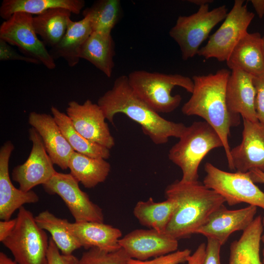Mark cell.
Returning <instances> with one entry per match:
<instances>
[{
    "instance_id": "obj_43",
    "label": "cell",
    "mask_w": 264,
    "mask_h": 264,
    "mask_svg": "<svg viewBox=\"0 0 264 264\" xmlns=\"http://www.w3.org/2000/svg\"><path fill=\"white\" fill-rule=\"evenodd\" d=\"M188 1L199 6L209 4L213 2L212 0H189Z\"/></svg>"
},
{
    "instance_id": "obj_16",
    "label": "cell",
    "mask_w": 264,
    "mask_h": 264,
    "mask_svg": "<svg viewBox=\"0 0 264 264\" xmlns=\"http://www.w3.org/2000/svg\"><path fill=\"white\" fill-rule=\"evenodd\" d=\"M257 210V207L253 205L229 210L223 204L210 215L195 234L214 239L223 245L233 233L243 231L251 223Z\"/></svg>"
},
{
    "instance_id": "obj_34",
    "label": "cell",
    "mask_w": 264,
    "mask_h": 264,
    "mask_svg": "<svg viewBox=\"0 0 264 264\" xmlns=\"http://www.w3.org/2000/svg\"><path fill=\"white\" fill-rule=\"evenodd\" d=\"M46 258L47 264H77L78 261V259L73 254L61 253L51 238H49Z\"/></svg>"
},
{
    "instance_id": "obj_17",
    "label": "cell",
    "mask_w": 264,
    "mask_h": 264,
    "mask_svg": "<svg viewBox=\"0 0 264 264\" xmlns=\"http://www.w3.org/2000/svg\"><path fill=\"white\" fill-rule=\"evenodd\" d=\"M14 149L10 141L0 149V219L9 220L14 212L27 203L39 201L38 195L33 191L24 192L12 184L9 174V162Z\"/></svg>"
},
{
    "instance_id": "obj_4",
    "label": "cell",
    "mask_w": 264,
    "mask_h": 264,
    "mask_svg": "<svg viewBox=\"0 0 264 264\" xmlns=\"http://www.w3.org/2000/svg\"><path fill=\"white\" fill-rule=\"evenodd\" d=\"M179 139L170 149L168 158L181 170V181H198L201 161L212 150L223 147L221 139L205 121H195L186 127Z\"/></svg>"
},
{
    "instance_id": "obj_10",
    "label": "cell",
    "mask_w": 264,
    "mask_h": 264,
    "mask_svg": "<svg viewBox=\"0 0 264 264\" xmlns=\"http://www.w3.org/2000/svg\"><path fill=\"white\" fill-rule=\"evenodd\" d=\"M31 14L14 13L0 26V39L18 47L22 53L38 61L48 69L55 68V60L40 40L33 25Z\"/></svg>"
},
{
    "instance_id": "obj_13",
    "label": "cell",
    "mask_w": 264,
    "mask_h": 264,
    "mask_svg": "<svg viewBox=\"0 0 264 264\" xmlns=\"http://www.w3.org/2000/svg\"><path fill=\"white\" fill-rule=\"evenodd\" d=\"M66 111L75 129L85 138L110 150L114 146L105 116L97 104L89 99L82 104L71 101Z\"/></svg>"
},
{
    "instance_id": "obj_9",
    "label": "cell",
    "mask_w": 264,
    "mask_h": 264,
    "mask_svg": "<svg viewBox=\"0 0 264 264\" xmlns=\"http://www.w3.org/2000/svg\"><path fill=\"white\" fill-rule=\"evenodd\" d=\"M243 0H235L223 23L212 34L198 55L206 59L215 58L226 61L241 39L247 33V28L255 14L248 10Z\"/></svg>"
},
{
    "instance_id": "obj_36",
    "label": "cell",
    "mask_w": 264,
    "mask_h": 264,
    "mask_svg": "<svg viewBox=\"0 0 264 264\" xmlns=\"http://www.w3.org/2000/svg\"><path fill=\"white\" fill-rule=\"evenodd\" d=\"M0 60L20 61L34 64H40L37 61L20 54L13 48L10 44L1 39H0Z\"/></svg>"
},
{
    "instance_id": "obj_1",
    "label": "cell",
    "mask_w": 264,
    "mask_h": 264,
    "mask_svg": "<svg viewBox=\"0 0 264 264\" xmlns=\"http://www.w3.org/2000/svg\"><path fill=\"white\" fill-rule=\"evenodd\" d=\"M106 119L113 123L115 114L123 113L141 127L143 132L156 145L168 142L170 137L179 138L186 126L161 117L134 92L128 76L121 75L110 89L98 100Z\"/></svg>"
},
{
    "instance_id": "obj_12",
    "label": "cell",
    "mask_w": 264,
    "mask_h": 264,
    "mask_svg": "<svg viewBox=\"0 0 264 264\" xmlns=\"http://www.w3.org/2000/svg\"><path fill=\"white\" fill-rule=\"evenodd\" d=\"M29 139L32 147L28 157L12 172V179L19 184V189L28 192L37 185L47 182L56 172L43 141L33 127L29 130Z\"/></svg>"
},
{
    "instance_id": "obj_6",
    "label": "cell",
    "mask_w": 264,
    "mask_h": 264,
    "mask_svg": "<svg viewBox=\"0 0 264 264\" xmlns=\"http://www.w3.org/2000/svg\"><path fill=\"white\" fill-rule=\"evenodd\" d=\"M15 227L1 242L18 264H47L49 239L37 224L35 217L22 206L19 209Z\"/></svg>"
},
{
    "instance_id": "obj_44",
    "label": "cell",
    "mask_w": 264,
    "mask_h": 264,
    "mask_svg": "<svg viewBox=\"0 0 264 264\" xmlns=\"http://www.w3.org/2000/svg\"><path fill=\"white\" fill-rule=\"evenodd\" d=\"M262 223L263 225V232L261 237V242H262L264 243V216L262 218ZM262 255H263L262 263L263 264H264V248L263 249Z\"/></svg>"
},
{
    "instance_id": "obj_28",
    "label": "cell",
    "mask_w": 264,
    "mask_h": 264,
    "mask_svg": "<svg viewBox=\"0 0 264 264\" xmlns=\"http://www.w3.org/2000/svg\"><path fill=\"white\" fill-rule=\"evenodd\" d=\"M177 207V203L174 199L166 198L162 202H155L150 198L147 201L137 202L133 214L141 225L165 233Z\"/></svg>"
},
{
    "instance_id": "obj_8",
    "label": "cell",
    "mask_w": 264,
    "mask_h": 264,
    "mask_svg": "<svg viewBox=\"0 0 264 264\" xmlns=\"http://www.w3.org/2000/svg\"><path fill=\"white\" fill-rule=\"evenodd\" d=\"M204 170L206 175L203 183L222 197L229 205L246 203L264 210V193L248 172H226L209 162L205 163Z\"/></svg>"
},
{
    "instance_id": "obj_45",
    "label": "cell",
    "mask_w": 264,
    "mask_h": 264,
    "mask_svg": "<svg viewBox=\"0 0 264 264\" xmlns=\"http://www.w3.org/2000/svg\"><path fill=\"white\" fill-rule=\"evenodd\" d=\"M262 50L264 58V35L262 37Z\"/></svg>"
},
{
    "instance_id": "obj_30",
    "label": "cell",
    "mask_w": 264,
    "mask_h": 264,
    "mask_svg": "<svg viewBox=\"0 0 264 264\" xmlns=\"http://www.w3.org/2000/svg\"><path fill=\"white\" fill-rule=\"evenodd\" d=\"M35 219L41 228L49 232L62 254H72L75 250L82 247L68 230L67 220L57 217L48 210L41 212L35 217Z\"/></svg>"
},
{
    "instance_id": "obj_31",
    "label": "cell",
    "mask_w": 264,
    "mask_h": 264,
    "mask_svg": "<svg viewBox=\"0 0 264 264\" xmlns=\"http://www.w3.org/2000/svg\"><path fill=\"white\" fill-rule=\"evenodd\" d=\"M122 14L119 0H98L82 11L83 18H87L92 32L111 34L119 22Z\"/></svg>"
},
{
    "instance_id": "obj_20",
    "label": "cell",
    "mask_w": 264,
    "mask_h": 264,
    "mask_svg": "<svg viewBox=\"0 0 264 264\" xmlns=\"http://www.w3.org/2000/svg\"><path fill=\"white\" fill-rule=\"evenodd\" d=\"M67 228L86 250L97 248L113 252L121 248L119 243L122 237L121 230L104 222H68Z\"/></svg>"
},
{
    "instance_id": "obj_37",
    "label": "cell",
    "mask_w": 264,
    "mask_h": 264,
    "mask_svg": "<svg viewBox=\"0 0 264 264\" xmlns=\"http://www.w3.org/2000/svg\"><path fill=\"white\" fill-rule=\"evenodd\" d=\"M207 240L203 264H220V252L222 245L214 239Z\"/></svg>"
},
{
    "instance_id": "obj_40",
    "label": "cell",
    "mask_w": 264,
    "mask_h": 264,
    "mask_svg": "<svg viewBox=\"0 0 264 264\" xmlns=\"http://www.w3.org/2000/svg\"><path fill=\"white\" fill-rule=\"evenodd\" d=\"M255 10L259 18H262L264 16V0H251Z\"/></svg>"
},
{
    "instance_id": "obj_29",
    "label": "cell",
    "mask_w": 264,
    "mask_h": 264,
    "mask_svg": "<svg viewBox=\"0 0 264 264\" xmlns=\"http://www.w3.org/2000/svg\"><path fill=\"white\" fill-rule=\"evenodd\" d=\"M52 115L64 136L73 150L78 153L96 158L108 159L110 149L92 142L80 134L74 128L67 115L52 106Z\"/></svg>"
},
{
    "instance_id": "obj_5",
    "label": "cell",
    "mask_w": 264,
    "mask_h": 264,
    "mask_svg": "<svg viewBox=\"0 0 264 264\" xmlns=\"http://www.w3.org/2000/svg\"><path fill=\"white\" fill-rule=\"evenodd\" d=\"M128 78L134 92L158 113L171 112L179 106L181 96L172 94L175 87L191 93L194 87L192 79L179 74L138 70L130 72Z\"/></svg>"
},
{
    "instance_id": "obj_39",
    "label": "cell",
    "mask_w": 264,
    "mask_h": 264,
    "mask_svg": "<svg viewBox=\"0 0 264 264\" xmlns=\"http://www.w3.org/2000/svg\"><path fill=\"white\" fill-rule=\"evenodd\" d=\"M205 248V243L200 244L194 253L189 256L187 261V264H203Z\"/></svg>"
},
{
    "instance_id": "obj_33",
    "label": "cell",
    "mask_w": 264,
    "mask_h": 264,
    "mask_svg": "<svg viewBox=\"0 0 264 264\" xmlns=\"http://www.w3.org/2000/svg\"><path fill=\"white\" fill-rule=\"evenodd\" d=\"M191 253L190 249H185L182 250H177L149 261H140L130 258L129 264H179L187 262L191 255Z\"/></svg>"
},
{
    "instance_id": "obj_32",
    "label": "cell",
    "mask_w": 264,
    "mask_h": 264,
    "mask_svg": "<svg viewBox=\"0 0 264 264\" xmlns=\"http://www.w3.org/2000/svg\"><path fill=\"white\" fill-rule=\"evenodd\" d=\"M130 259L122 248L113 252L91 248L83 253L77 264H129Z\"/></svg>"
},
{
    "instance_id": "obj_41",
    "label": "cell",
    "mask_w": 264,
    "mask_h": 264,
    "mask_svg": "<svg viewBox=\"0 0 264 264\" xmlns=\"http://www.w3.org/2000/svg\"><path fill=\"white\" fill-rule=\"evenodd\" d=\"M250 178L255 183L264 184V173L258 170H253L248 172Z\"/></svg>"
},
{
    "instance_id": "obj_27",
    "label": "cell",
    "mask_w": 264,
    "mask_h": 264,
    "mask_svg": "<svg viewBox=\"0 0 264 264\" xmlns=\"http://www.w3.org/2000/svg\"><path fill=\"white\" fill-rule=\"evenodd\" d=\"M72 13L67 9L56 8L33 17L36 34L45 46L56 45L65 34Z\"/></svg>"
},
{
    "instance_id": "obj_11",
    "label": "cell",
    "mask_w": 264,
    "mask_h": 264,
    "mask_svg": "<svg viewBox=\"0 0 264 264\" xmlns=\"http://www.w3.org/2000/svg\"><path fill=\"white\" fill-rule=\"evenodd\" d=\"M43 186L48 194H56L63 199L75 222H104L102 209L90 200L88 195L80 188L79 182L70 173L56 172Z\"/></svg>"
},
{
    "instance_id": "obj_42",
    "label": "cell",
    "mask_w": 264,
    "mask_h": 264,
    "mask_svg": "<svg viewBox=\"0 0 264 264\" xmlns=\"http://www.w3.org/2000/svg\"><path fill=\"white\" fill-rule=\"evenodd\" d=\"M0 264H18L15 261L12 260L3 252H0Z\"/></svg>"
},
{
    "instance_id": "obj_22",
    "label": "cell",
    "mask_w": 264,
    "mask_h": 264,
    "mask_svg": "<svg viewBox=\"0 0 264 264\" xmlns=\"http://www.w3.org/2000/svg\"><path fill=\"white\" fill-rule=\"evenodd\" d=\"M92 33L89 20L83 18L79 21L71 19L66 31L60 42L49 50L54 60L64 59L70 67L76 66L80 61L79 53Z\"/></svg>"
},
{
    "instance_id": "obj_38",
    "label": "cell",
    "mask_w": 264,
    "mask_h": 264,
    "mask_svg": "<svg viewBox=\"0 0 264 264\" xmlns=\"http://www.w3.org/2000/svg\"><path fill=\"white\" fill-rule=\"evenodd\" d=\"M17 221L16 218L12 220L0 221V241H4L13 231Z\"/></svg>"
},
{
    "instance_id": "obj_26",
    "label": "cell",
    "mask_w": 264,
    "mask_h": 264,
    "mask_svg": "<svg viewBox=\"0 0 264 264\" xmlns=\"http://www.w3.org/2000/svg\"><path fill=\"white\" fill-rule=\"evenodd\" d=\"M85 3L84 0H3L0 7V16L6 20L16 12L37 16L56 8L67 9L72 14L78 15Z\"/></svg>"
},
{
    "instance_id": "obj_35",
    "label": "cell",
    "mask_w": 264,
    "mask_h": 264,
    "mask_svg": "<svg viewBox=\"0 0 264 264\" xmlns=\"http://www.w3.org/2000/svg\"><path fill=\"white\" fill-rule=\"evenodd\" d=\"M256 89L255 107L258 120L264 124V75L253 77Z\"/></svg>"
},
{
    "instance_id": "obj_18",
    "label": "cell",
    "mask_w": 264,
    "mask_h": 264,
    "mask_svg": "<svg viewBox=\"0 0 264 264\" xmlns=\"http://www.w3.org/2000/svg\"><path fill=\"white\" fill-rule=\"evenodd\" d=\"M28 123L40 134L53 164L62 170L67 169L68 161L74 151L64 136L53 116L32 111L29 114Z\"/></svg>"
},
{
    "instance_id": "obj_24",
    "label": "cell",
    "mask_w": 264,
    "mask_h": 264,
    "mask_svg": "<svg viewBox=\"0 0 264 264\" xmlns=\"http://www.w3.org/2000/svg\"><path fill=\"white\" fill-rule=\"evenodd\" d=\"M263 232L262 218L259 215L242 231L239 240L231 243L228 264H263L260 255Z\"/></svg>"
},
{
    "instance_id": "obj_19",
    "label": "cell",
    "mask_w": 264,
    "mask_h": 264,
    "mask_svg": "<svg viewBox=\"0 0 264 264\" xmlns=\"http://www.w3.org/2000/svg\"><path fill=\"white\" fill-rule=\"evenodd\" d=\"M253 77L242 70H232L226 84V99L231 112L240 114L243 119L257 122Z\"/></svg>"
},
{
    "instance_id": "obj_21",
    "label": "cell",
    "mask_w": 264,
    "mask_h": 264,
    "mask_svg": "<svg viewBox=\"0 0 264 264\" xmlns=\"http://www.w3.org/2000/svg\"><path fill=\"white\" fill-rule=\"evenodd\" d=\"M226 62L232 70H242L253 77L264 75V58L260 33H246L237 43Z\"/></svg>"
},
{
    "instance_id": "obj_14",
    "label": "cell",
    "mask_w": 264,
    "mask_h": 264,
    "mask_svg": "<svg viewBox=\"0 0 264 264\" xmlns=\"http://www.w3.org/2000/svg\"><path fill=\"white\" fill-rule=\"evenodd\" d=\"M242 140L231 149V170L247 173L258 170L264 173V124L243 119Z\"/></svg>"
},
{
    "instance_id": "obj_7",
    "label": "cell",
    "mask_w": 264,
    "mask_h": 264,
    "mask_svg": "<svg viewBox=\"0 0 264 264\" xmlns=\"http://www.w3.org/2000/svg\"><path fill=\"white\" fill-rule=\"evenodd\" d=\"M224 5L209 10V4L199 6L191 15L180 16L170 30L169 35L180 48L182 59L187 60L198 54L199 47L212 29L228 14Z\"/></svg>"
},
{
    "instance_id": "obj_3",
    "label": "cell",
    "mask_w": 264,
    "mask_h": 264,
    "mask_svg": "<svg viewBox=\"0 0 264 264\" xmlns=\"http://www.w3.org/2000/svg\"><path fill=\"white\" fill-rule=\"evenodd\" d=\"M166 198L175 200L177 208L165 233L177 240L189 238L225 202L215 191L198 180H176L165 191Z\"/></svg>"
},
{
    "instance_id": "obj_15",
    "label": "cell",
    "mask_w": 264,
    "mask_h": 264,
    "mask_svg": "<svg viewBox=\"0 0 264 264\" xmlns=\"http://www.w3.org/2000/svg\"><path fill=\"white\" fill-rule=\"evenodd\" d=\"M130 258L146 261L177 251L178 240L152 229H135L119 241Z\"/></svg>"
},
{
    "instance_id": "obj_23",
    "label": "cell",
    "mask_w": 264,
    "mask_h": 264,
    "mask_svg": "<svg viewBox=\"0 0 264 264\" xmlns=\"http://www.w3.org/2000/svg\"><path fill=\"white\" fill-rule=\"evenodd\" d=\"M115 54V44L111 34L92 32L82 46L79 56L110 77L114 66Z\"/></svg>"
},
{
    "instance_id": "obj_2",
    "label": "cell",
    "mask_w": 264,
    "mask_h": 264,
    "mask_svg": "<svg viewBox=\"0 0 264 264\" xmlns=\"http://www.w3.org/2000/svg\"><path fill=\"white\" fill-rule=\"evenodd\" d=\"M230 73L228 69L221 68L215 74L193 76L192 95L181 108L184 114L201 117L217 132L222 142L229 169L231 159L228 136L231 128L241 121L240 115L231 112L226 103V87Z\"/></svg>"
},
{
    "instance_id": "obj_25",
    "label": "cell",
    "mask_w": 264,
    "mask_h": 264,
    "mask_svg": "<svg viewBox=\"0 0 264 264\" xmlns=\"http://www.w3.org/2000/svg\"><path fill=\"white\" fill-rule=\"evenodd\" d=\"M70 174L85 188H92L107 179L110 165L103 158H93L74 151L68 163Z\"/></svg>"
}]
</instances>
